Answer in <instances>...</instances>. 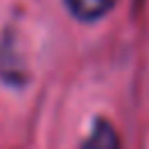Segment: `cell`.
Segmentation results:
<instances>
[{
    "label": "cell",
    "mask_w": 149,
    "mask_h": 149,
    "mask_svg": "<svg viewBox=\"0 0 149 149\" xmlns=\"http://www.w3.org/2000/svg\"><path fill=\"white\" fill-rule=\"evenodd\" d=\"M63 5L79 21H98L116 5V0H63Z\"/></svg>",
    "instance_id": "cell-2"
},
{
    "label": "cell",
    "mask_w": 149,
    "mask_h": 149,
    "mask_svg": "<svg viewBox=\"0 0 149 149\" xmlns=\"http://www.w3.org/2000/svg\"><path fill=\"white\" fill-rule=\"evenodd\" d=\"M79 149H121V140L116 128L107 119H95L91 126V133L86 135Z\"/></svg>",
    "instance_id": "cell-1"
}]
</instances>
